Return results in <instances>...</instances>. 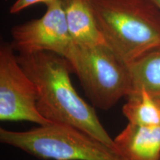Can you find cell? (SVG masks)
<instances>
[{
    "instance_id": "obj_1",
    "label": "cell",
    "mask_w": 160,
    "mask_h": 160,
    "mask_svg": "<svg viewBox=\"0 0 160 160\" xmlns=\"http://www.w3.org/2000/svg\"><path fill=\"white\" fill-rule=\"evenodd\" d=\"M22 68L37 90V108L53 123L65 124L89 133L115 149L114 141L94 108L78 94L71 79V66L65 58L42 51L17 54Z\"/></svg>"
},
{
    "instance_id": "obj_2",
    "label": "cell",
    "mask_w": 160,
    "mask_h": 160,
    "mask_svg": "<svg viewBox=\"0 0 160 160\" xmlns=\"http://www.w3.org/2000/svg\"><path fill=\"white\" fill-rule=\"evenodd\" d=\"M110 48L128 65L160 48V9L151 0H91Z\"/></svg>"
},
{
    "instance_id": "obj_3",
    "label": "cell",
    "mask_w": 160,
    "mask_h": 160,
    "mask_svg": "<svg viewBox=\"0 0 160 160\" xmlns=\"http://www.w3.org/2000/svg\"><path fill=\"white\" fill-rule=\"evenodd\" d=\"M0 142L41 159L125 160L93 136L65 124L51 122L24 131L1 128Z\"/></svg>"
},
{
    "instance_id": "obj_4",
    "label": "cell",
    "mask_w": 160,
    "mask_h": 160,
    "mask_svg": "<svg viewBox=\"0 0 160 160\" xmlns=\"http://www.w3.org/2000/svg\"><path fill=\"white\" fill-rule=\"evenodd\" d=\"M67 60L88 97L98 108H112L133 91L129 65L108 45H73Z\"/></svg>"
},
{
    "instance_id": "obj_5",
    "label": "cell",
    "mask_w": 160,
    "mask_h": 160,
    "mask_svg": "<svg viewBox=\"0 0 160 160\" xmlns=\"http://www.w3.org/2000/svg\"><path fill=\"white\" fill-rule=\"evenodd\" d=\"M37 90L22 68L11 44L0 47V119L25 121L38 125L51 123L37 108Z\"/></svg>"
},
{
    "instance_id": "obj_6",
    "label": "cell",
    "mask_w": 160,
    "mask_h": 160,
    "mask_svg": "<svg viewBox=\"0 0 160 160\" xmlns=\"http://www.w3.org/2000/svg\"><path fill=\"white\" fill-rule=\"evenodd\" d=\"M47 8L42 17L12 28L11 45L18 54L47 51L67 59L74 44L60 0Z\"/></svg>"
},
{
    "instance_id": "obj_7",
    "label": "cell",
    "mask_w": 160,
    "mask_h": 160,
    "mask_svg": "<svg viewBox=\"0 0 160 160\" xmlns=\"http://www.w3.org/2000/svg\"><path fill=\"white\" fill-rule=\"evenodd\" d=\"M113 141L116 151L125 160L160 159V125L128 122Z\"/></svg>"
},
{
    "instance_id": "obj_8",
    "label": "cell",
    "mask_w": 160,
    "mask_h": 160,
    "mask_svg": "<svg viewBox=\"0 0 160 160\" xmlns=\"http://www.w3.org/2000/svg\"><path fill=\"white\" fill-rule=\"evenodd\" d=\"M74 45H107L100 31L91 0H60Z\"/></svg>"
},
{
    "instance_id": "obj_9",
    "label": "cell",
    "mask_w": 160,
    "mask_h": 160,
    "mask_svg": "<svg viewBox=\"0 0 160 160\" xmlns=\"http://www.w3.org/2000/svg\"><path fill=\"white\" fill-rule=\"evenodd\" d=\"M129 68L132 92L142 90L160 98V48L135 60L130 64Z\"/></svg>"
},
{
    "instance_id": "obj_10",
    "label": "cell",
    "mask_w": 160,
    "mask_h": 160,
    "mask_svg": "<svg viewBox=\"0 0 160 160\" xmlns=\"http://www.w3.org/2000/svg\"><path fill=\"white\" fill-rule=\"evenodd\" d=\"M123 105V115L133 125H160V98L149 94L145 91H133L127 97Z\"/></svg>"
},
{
    "instance_id": "obj_11",
    "label": "cell",
    "mask_w": 160,
    "mask_h": 160,
    "mask_svg": "<svg viewBox=\"0 0 160 160\" xmlns=\"http://www.w3.org/2000/svg\"><path fill=\"white\" fill-rule=\"evenodd\" d=\"M58 0H16L11 6L9 13L11 14H17L23 10L37 4H45L47 7L57 2Z\"/></svg>"
},
{
    "instance_id": "obj_12",
    "label": "cell",
    "mask_w": 160,
    "mask_h": 160,
    "mask_svg": "<svg viewBox=\"0 0 160 160\" xmlns=\"http://www.w3.org/2000/svg\"><path fill=\"white\" fill-rule=\"evenodd\" d=\"M151 1H153L156 4V5L160 9V0H151Z\"/></svg>"
},
{
    "instance_id": "obj_13",
    "label": "cell",
    "mask_w": 160,
    "mask_h": 160,
    "mask_svg": "<svg viewBox=\"0 0 160 160\" xmlns=\"http://www.w3.org/2000/svg\"><path fill=\"white\" fill-rule=\"evenodd\" d=\"M159 160H160V159H159Z\"/></svg>"
}]
</instances>
